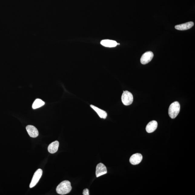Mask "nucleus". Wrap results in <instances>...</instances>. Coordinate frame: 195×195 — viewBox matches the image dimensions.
I'll return each instance as SVG.
<instances>
[{
    "label": "nucleus",
    "mask_w": 195,
    "mask_h": 195,
    "mask_svg": "<svg viewBox=\"0 0 195 195\" xmlns=\"http://www.w3.org/2000/svg\"><path fill=\"white\" fill-rule=\"evenodd\" d=\"M107 173L106 167L102 163L97 164L96 169V176L97 177Z\"/></svg>",
    "instance_id": "obj_6"
},
{
    "label": "nucleus",
    "mask_w": 195,
    "mask_h": 195,
    "mask_svg": "<svg viewBox=\"0 0 195 195\" xmlns=\"http://www.w3.org/2000/svg\"><path fill=\"white\" fill-rule=\"evenodd\" d=\"M143 157L140 153H136L130 157L129 161L131 164L135 165L138 164L141 162Z\"/></svg>",
    "instance_id": "obj_7"
},
{
    "label": "nucleus",
    "mask_w": 195,
    "mask_h": 195,
    "mask_svg": "<svg viewBox=\"0 0 195 195\" xmlns=\"http://www.w3.org/2000/svg\"><path fill=\"white\" fill-rule=\"evenodd\" d=\"M121 101L125 106L130 105L134 101L132 94L128 91H124L121 96Z\"/></svg>",
    "instance_id": "obj_3"
},
{
    "label": "nucleus",
    "mask_w": 195,
    "mask_h": 195,
    "mask_svg": "<svg viewBox=\"0 0 195 195\" xmlns=\"http://www.w3.org/2000/svg\"><path fill=\"white\" fill-rule=\"evenodd\" d=\"M72 189V187L70 181L65 180L61 182L58 186L56 188V191L58 194L65 195L69 193Z\"/></svg>",
    "instance_id": "obj_1"
},
{
    "label": "nucleus",
    "mask_w": 195,
    "mask_h": 195,
    "mask_svg": "<svg viewBox=\"0 0 195 195\" xmlns=\"http://www.w3.org/2000/svg\"><path fill=\"white\" fill-rule=\"evenodd\" d=\"M157 127V121H152L148 124L146 127V131L148 133H151L156 130Z\"/></svg>",
    "instance_id": "obj_10"
},
{
    "label": "nucleus",
    "mask_w": 195,
    "mask_h": 195,
    "mask_svg": "<svg viewBox=\"0 0 195 195\" xmlns=\"http://www.w3.org/2000/svg\"><path fill=\"white\" fill-rule=\"evenodd\" d=\"M194 22L192 21L189 22L184 24H180L175 26V29L180 31H184L188 30L192 28L194 25Z\"/></svg>",
    "instance_id": "obj_9"
},
{
    "label": "nucleus",
    "mask_w": 195,
    "mask_h": 195,
    "mask_svg": "<svg viewBox=\"0 0 195 195\" xmlns=\"http://www.w3.org/2000/svg\"><path fill=\"white\" fill-rule=\"evenodd\" d=\"M59 146V142L56 141L52 142L48 146V150L49 152L51 154L55 153L58 151Z\"/></svg>",
    "instance_id": "obj_12"
},
{
    "label": "nucleus",
    "mask_w": 195,
    "mask_h": 195,
    "mask_svg": "<svg viewBox=\"0 0 195 195\" xmlns=\"http://www.w3.org/2000/svg\"><path fill=\"white\" fill-rule=\"evenodd\" d=\"M42 170L41 169H39L35 172L30 184V188H32L36 185L42 176Z\"/></svg>",
    "instance_id": "obj_4"
},
{
    "label": "nucleus",
    "mask_w": 195,
    "mask_h": 195,
    "mask_svg": "<svg viewBox=\"0 0 195 195\" xmlns=\"http://www.w3.org/2000/svg\"><path fill=\"white\" fill-rule=\"evenodd\" d=\"M83 194L84 195H89V190L88 189L86 188L84 189L83 192Z\"/></svg>",
    "instance_id": "obj_15"
},
{
    "label": "nucleus",
    "mask_w": 195,
    "mask_h": 195,
    "mask_svg": "<svg viewBox=\"0 0 195 195\" xmlns=\"http://www.w3.org/2000/svg\"><path fill=\"white\" fill-rule=\"evenodd\" d=\"M91 107L98 114L99 117L102 118V119H106L107 117V114L105 111L97 107L96 106L93 105H91Z\"/></svg>",
    "instance_id": "obj_13"
},
{
    "label": "nucleus",
    "mask_w": 195,
    "mask_h": 195,
    "mask_svg": "<svg viewBox=\"0 0 195 195\" xmlns=\"http://www.w3.org/2000/svg\"><path fill=\"white\" fill-rule=\"evenodd\" d=\"M28 134L31 137L36 138L38 136L39 133L38 130L35 127L31 125H28L26 127Z\"/></svg>",
    "instance_id": "obj_8"
},
{
    "label": "nucleus",
    "mask_w": 195,
    "mask_h": 195,
    "mask_svg": "<svg viewBox=\"0 0 195 195\" xmlns=\"http://www.w3.org/2000/svg\"><path fill=\"white\" fill-rule=\"evenodd\" d=\"M180 106L179 102H174L170 105L168 110V114L170 118L172 119H175L179 114Z\"/></svg>",
    "instance_id": "obj_2"
},
{
    "label": "nucleus",
    "mask_w": 195,
    "mask_h": 195,
    "mask_svg": "<svg viewBox=\"0 0 195 195\" xmlns=\"http://www.w3.org/2000/svg\"><path fill=\"white\" fill-rule=\"evenodd\" d=\"M45 104V103L44 101L40 99H37L33 103L32 108L34 109H35L44 106Z\"/></svg>",
    "instance_id": "obj_14"
},
{
    "label": "nucleus",
    "mask_w": 195,
    "mask_h": 195,
    "mask_svg": "<svg viewBox=\"0 0 195 195\" xmlns=\"http://www.w3.org/2000/svg\"><path fill=\"white\" fill-rule=\"evenodd\" d=\"M154 57V54L151 51H147L140 58V62L143 64H147L150 62Z\"/></svg>",
    "instance_id": "obj_5"
},
{
    "label": "nucleus",
    "mask_w": 195,
    "mask_h": 195,
    "mask_svg": "<svg viewBox=\"0 0 195 195\" xmlns=\"http://www.w3.org/2000/svg\"><path fill=\"white\" fill-rule=\"evenodd\" d=\"M101 44L103 46L108 48L115 47L118 45L116 41L109 39H105L101 41Z\"/></svg>",
    "instance_id": "obj_11"
}]
</instances>
